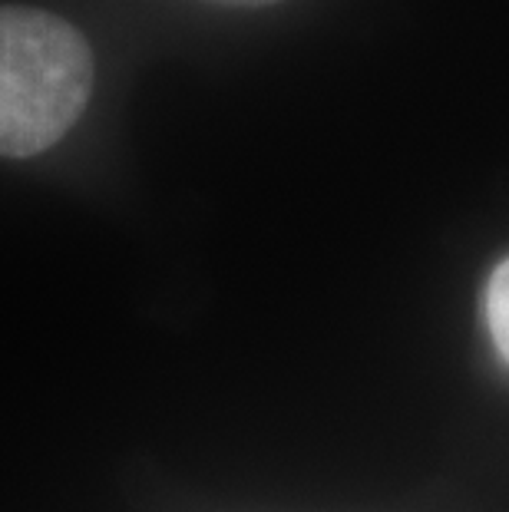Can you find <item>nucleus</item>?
I'll return each instance as SVG.
<instances>
[{
    "mask_svg": "<svg viewBox=\"0 0 509 512\" xmlns=\"http://www.w3.org/2000/svg\"><path fill=\"white\" fill-rule=\"evenodd\" d=\"M93 90V50L37 7H0V156L27 159L70 133Z\"/></svg>",
    "mask_w": 509,
    "mask_h": 512,
    "instance_id": "obj_1",
    "label": "nucleus"
},
{
    "mask_svg": "<svg viewBox=\"0 0 509 512\" xmlns=\"http://www.w3.org/2000/svg\"><path fill=\"white\" fill-rule=\"evenodd\" d=\"M486 324H490L493 344L509 364V258H503L486 285Z\"/></svg>",
    "mask_w": 509,
    "mask_h": 512,
    "instance_id": "obj_2",
    "label": "nucleus"
},
{
    "mask_svg": "<svg viewBox=\"0 0 509 512\" xmlns=\"http://www.w3.org/2000/svg\"><path fill=\"white\" fill-rule=\"evenodd\" d=\"M215 4H235V7H262V4H275V0H215Z\"/></svg>",
    "mask_w": 509,
    "mask_h": 512,
    "instance_id": "obj_3",
    "label": "nucleus"
}]
</instances>
